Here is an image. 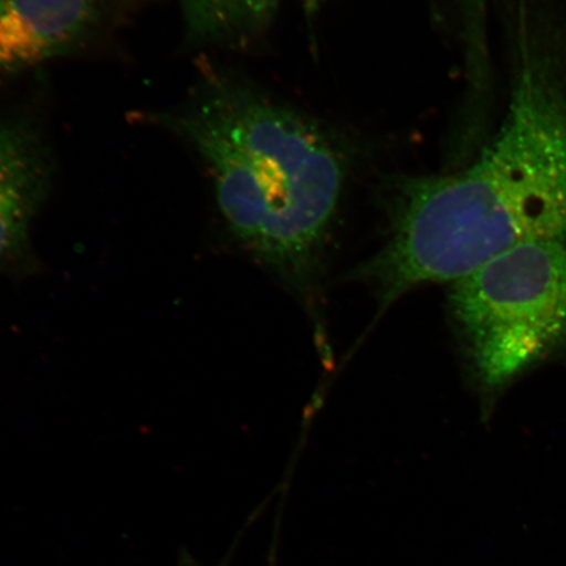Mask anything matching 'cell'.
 Returning a JSON list of instances; mask_svg holds the SVG:
<instances>
[{
	"label": "cell",
	"mask_w": 566,
	"mask_h": 566,
	"mask_svg": "<svg viewBox=\"0 0 566 566\" xmlns=\"http://www.w3.org/2000/svg\"><path fill=\"white\" fill-rule=\"evenodd\" d=\"M548 240H566V87L526 59L492 144L462 171L402 184L391 239L363 274L387 306Z\"/></svg>",
	"instance_id": "obj_1"
},
{
	"label": "cell",
	"mask_w": 566,
	"mask_h": 566,
	"mask_svg": "<svg viewBox=\"0 0 566 566\" xmlns=\"http://www.w3.org/2000/svg\"><path fill=\"white\" fill-rule=\"evenodd\" d=\"M154 117L208 163L233 235L286 277H306L346 179L343 154L322 127L218 75Z\"/></svg>",
	"instance_id": "obj_2"
},
{
	"label": "cell",
	"mask_w": 566,
	"mask_h": 566,
	"mask_svg": "<svg viewBox=\"0 0 566 566\" xmlns=\"http://www.w3.org/2000/svg\"><path fill=\"white\" fill-rule=\"evenodd\" d=\"M480 384L499 389L566 346V244L513 248L452 286Z\"/></svg>",
	"instance_id": "obj_3"
},
{
	"label": "cell",
	"mask_w": 566,
	"mask_h": 566,
	"mask_svg": "<svg viewBox=\"0 0 566 566\" xmlns=\"http://www.w3.org/2000/svg\"><path fill=\"white\" fill-rule=\"evenodd\" d=\"M53 174L40 127L25 117L0 118V274L24 277L38 271L30 232Z\"/></svg>",
	"instance_id": "obj_4"
},
{
	"label": "cell",
	"mask_w": 566,
	"mask_h": 566,
	"mask_svg": "<svg viewBox=\"0 0 566 566\" xmlns=\"http://www.w3.org/2000/svg\"><path fill=\"white\" fill-rule=\"evenodd\" d=\"M103 21L101 0H0V82L76 52Z\"/></svg>",
	"instance_id": "obj_5"
},
{
	"label": "cell",
	"mask_w": 566,
	"mask_h": 566,
	"mask_svg": "<svg viewBox=\"0 0 566 566\" xmlns=\"http://www.w3.org/2000/svg\"><path fill=\"white\" fill-rule=\"evenodd\" d=\"M179 4L190 42L235 45L266 30L280 0H179Z\"/></svg>",
	"instance_id": "obj_6"
},
{
	"label": "cell",
	"mask_w": 566,
	"mask_h": 566,
	"mask_svg": "<svg viewBox=\"0 0 566 566\" xmlns=\"http://www.w3.org/2000/svg\"><path fill=\"white\" fill-rule=\"evenodd\" d=\"M484 2L485 0H465V4L469 6V10H467V15L470 17L467 24H469V30H467V34H469L470 42V52L473 54H479L484 52V40L483 32H481V18H483L484 12Z\"/></svg>",
	"instance_id": "obj_7"
},
{
	"label": "cell",
	"mask_w": 566,
	"mask_h": 566,
	"mask_svg": "<svg viewBox=\"0 0 566 566\" xmlns=\"http://www.w3.org/2000/svg\"><path fill=\"white\" fill-rule=\"evenodd\" d=\"M228 558H226L223 564L219 565V566H226V562H228ZM179 566H202V565L198 564L195 560L193 556L189 554V552H187L186 549H182Z\"/></svg>",
	"instance_id": "obj_8"
},
{
	"label": "cell",
	"mask_w": 566,
	"mask_h": 566,
	"mask_svg": "<svg viewBox=\"0 0 566 566\" xmlns=\"http://www.w3.org/2000/svg\"><path fill=\"white\" fill-rule=\"evenodd\" d=\"M307 2H317V0H307Z\"/></svg>",
	"instance_id": "obj_9"
}]
</instances>
